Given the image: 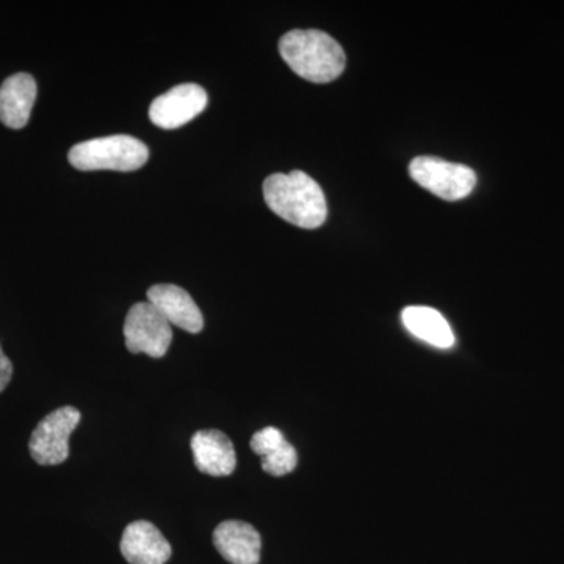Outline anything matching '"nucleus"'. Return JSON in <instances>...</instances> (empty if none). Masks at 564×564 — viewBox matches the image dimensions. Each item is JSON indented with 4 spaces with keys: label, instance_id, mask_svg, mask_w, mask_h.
<instances>
[{
    "label": "nucleus",
    "instance_id": "f257e3e1",
    "mask_svg": "<svg viewBox=\"0 0 564 564\" xmlns=\"http://www.w3.org/2000/svg\"><path fill=\"white\" fill-rule=\"evenodd\" d=\"M263 198L278 217L299 228H321L328 217V206L321 185L300 170L267 177L263 182Z\"/></svg>",
    "mask_w": 564,
    "mask_h": 564
},
{
    "label": "nucleus",
    "instance_id": "f03ea898",
    "mask_svg": "<svg viewBox=\"0 0 564 564\" xmlns=\"http://www.w3.org/2000/svg\"><path fill=\"white\" fill-rule=\"evenodd\" d=\"M282 61L293 73L314 84L336 80L345 69V52L322 31H292L280 40Z\"/></svg>",
    "mask_w": 564,
    "mask_h": 564
},
{
    "label": "nucleus",
    "instance_id": "7ed1b4c3",
    "mask_svg": "<svg viewBox=\"0 0 564 564\" xmlns=\"http://www.w3.org/2000/svg\"><path fill=\"white\" fill-rule=\"evenodd\" d=\"M69 163L80 172L129 173L140 170L150 159L143 141L131 135H111L74 144L68 154Z\"/></svg>",
    "mask_w": 564,
    "mask_h": 564
},
{
    "label": "nucleus",
    "instance_id": "20e7f679",
    "mask_svg": "<svg viewBox=\"0 0 564 564\" xmlns=\"http://www.w3.org/2000/svg\"><path fill=\"white\" fill-rule=\"evenodd\" d=\"M410 174L421 187L445 202H459L466 198L477 185V174L469 166L432 155L415 158L410 163Z\"/></svg>",
    "mask_w": 564,
    "mask_h": 564
},
{
    "label": "nucleus",
    "instance_id": "39448f33",
    "mask_svg": "<svg viewBox=\"0 0 564 564\" xmlns=\"http://www.w3.org/2000/svg\"><path fill=\"white\" fill-rule=\"evenodd\" d=\"M79 410L63 406L52 411L33 430L31 443L32 458L41 466H57L69 456V436L80 422Z\"/></svg>",
    "mask_w": 564,
    "mask_h": 564
},
{
    "label": "nucleus",
    "instance_id": "423d86ee",
    "mask_svg": "<svg viewBox=\"0 0 564 564\" xmlns=\"http://www.w3.org/2000/svg\"><path fill=\"white\" fill-rule=\"evenodd\" d=\"M126 347L133 355L147 352L151 358H163L173 343L172 325L151 303H137L124 322Z\"/></svg>",
    "mask_w": 564,
    "mask_h": 564
},
{
    "label": "nucleus",
    "instance_id": "0eeeda50",
    "mask_svg": "<svg viewBox=\"0 0 564 564\" xmlns=\"http://www.w3.org/2000/svg\"><path fill=\"white\" fill-rule=\"evenodd\" d=\"M207 93L196 84H182L155 98L150 107V120L158 128L173 131L182 128L207 107Z\"/></svg>",
    "mask_w": 564,
    "mask_h": 564
},
{
    "label": "nucleus",
    "instance_id": "6e6552de",
    "mask_svg": "<svg viewBox=\"0 0 564 564\" xmlns=\"http://www.w3.org/2000/svg\"><path fill=\"white\" fill-rule=\"evenodd\" d=\"M148 303H151L170 325L184 332L198 334L204 328V317L198 304L191 293L180 285L155 284L148 291Z\"/></svg>",
    "mask_w": 564,
    "mask_h": 564
},
{
    "label": "nucleus",
    "instance_id": "1a4fd4ad",
    "mask_svg": "<svg viewBox=\"0 0 564 564\" xmlns=\"http://www.w3.org/2000/svg\"><path fill=\"white\" fill-rule=\"evenodd\" d=\"M121 554L131 564H165L172 545L161 530L148 521L131 522L121 538Z\"/></svg>",
    "mask_w": 564,
    "mask_h": 564
},
{
    "label": "nucleus",
    "instance_id": "9d476101",
    "mask_svg": "<svg viewBox=\"0 0 564 564\" xmlns=\"http://www.w3.org/2000/svg\"><path fill=\"white\" fill-rule=\"evenodd\" d=\"M193 459L199 473L212 477H228L237 466L231 440L218 430H203L192 437Z\"/></svg>",
    "mask_w": 564,
    "mask_h": 564
},
{
    "label": "nucleus",
    "instance_id": "9b49d317",
    "mask_svg": "<svg viewBox=\"0 0 564 564\" xmlns=\"http://www.w3.org/2000/svg\"><path fill=\"white\" fill-rule=\"evenodd\" d=\"M214 544L226 562L232 564H259L261 562V534L247 522H221L215 529Z\"/></svg>",
    "mask_w": 564,
    "mask_h": 564
},
{
    "label": "nucleus",
    "instance_id": "f8f14e48",
    "mask_svg": "<svg viewBox=\"0 0 564 564\" xmlns=\"http://www.w3.org/2000/svg\"><path fill=\"white\" fill-rule=\"evenodd\" d=\"M36 82L28 73L10 76L0 87V122L7 128H25L36 101Z\"/></svg>",
    "mask_w": 564,
    "mask_h": 564
},
{
    "label": "nucleus",
    "instance_id": "ddd939ff",
    "mask_svg": "<svg viewBox=\"0 0 564 564\" xmlns=\"http://www.w3.org/2000/svg\"><path fill=\"white\" fill-rule=\"evenodd\" d=\"M251 448L256 455L262 456V469L273 477H284L293 473L299 464L295 447L274 426H265L256 433L251 440Z\"/></svg>",
    "mask_w": 564,
    "mask_h": 564
},
{
    "label": "nucleus",
    "instance_id": "4468645a",
    "mask_svg": "<svg viewBox=\"0 0 564 564\" xmlns=\"http://www.w3.org/2000/svg\"><path fill=\"white\" fill-rule=\"evenodd\" d=\"M404 328L417 339L437 348L454 347L455 336L443 314L433 307L408 306L402 313Z\"/></svg>",
    "mask_w": 564,
    "mask_h": 564
},
{
    "label": "nucleus",
    "instance_id": "2eb2a0df",
    "mask_svg": "<svg viewBox=\"0 0 564 564\" xmlns=\"http://www.w3.org/2000/svg\"><path fill=\"white\" fill-rule=\"evenodd\" d=\"M11 377H13V364L7 358L6 352H3L2 347H0V392L6 391L7 386H9L11 381Z\"/></svg>",
    "mask_w": 564,
    "mask_h": 564
}]
</instances>
